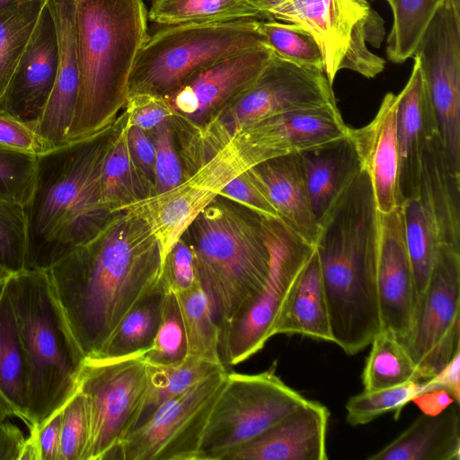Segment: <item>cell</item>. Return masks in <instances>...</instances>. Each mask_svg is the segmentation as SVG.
I'll use <instances>...</instances> for the list:
<instances>
[{
    "label": "cell",
    "mask_w": 460,
    "mask_h": 460,
    "mask_svg": "<svg viewBox=\"0 0 460 460\" xmlns=\"http://www.w3.org/2000/svg\"><path fill=\"white\" fill-rule=\"evenodd\" d=\"M223 364L187 356L180 363L155 366L147 364V389L138 423L146 419L165 401L219 371ZM137 423V424H138Z\"/></svg>",
    "instance_id": "cell-37"
},
{
    "label": "cell",
    "mask_w": 460,
    "mask_h": 460,
    "mask_svg": "<svg viewBox=\"0 0 460 460\" xmlns=\"http://www.w3.org/2000/svg\"><path fill=\"white\" fill-rule=\"evenodd\" d=\"M0 144L36 155L48 151L45 142L31 125L1 111Z\"/></svg>",
    "instance_id": "cell-50"
},
{
    "label": "cell",
    "mask_w": 460,
    "mask_h": 460,
    "mask_svg": "<svg viewBox=\"0 0 460 460\" xmlns=\"http://www.w3.org/2000/svg\"><path fill=\"white\" fill-rule=\"evenodd\" d=\"M368 460H459L458 404L437 415L422 414Z\"/></svg>",
    "instance_id": "cell-28"
},
{
    "label": "cell",
    "mask_w": 460,
    "mask_h": 460,
    "mask_svg": "<svg viewBox=\"0 0 460 460\" xmlns=\"http://www.w3.org/2000/svg\"><path fill=\"white\" fill-rule=\"evenodd\" d=\"M79 88L66 144L113 127L148 38L143 0H75Z\"/></svg>",
    "instance_id": "cell-4"
},
{
    "label": "cell",
    "mask_w": 460,
    "mask_h": 460,
    "mask_svg": "<svg viewBox=\"0 0 460 460\" xmlns=\"http://www.w3.org/2000/svg\"><path fill=\"white\" fill-rule=\"evenodd\" d=\"M118 125L119 119L101 134L37 156L34 189L24 207L25 270H49L111 216L101 202V174Z\"/></svg>",
    "instance_id": "cell-3"
},
{
    "label": "cell",
    "mask_w": 460,
    "mask_h": 460,
    "mask_svg": "<svg viewBox=\"0 0 460 460\" xmlns=\"http://www.w3.org/2000/svg\"><path fill=\"white\" fill-rule=\"evenodd\" d=\"M315 243L332 343L355 355L381 331L378 209L361 170L319 223Z\"/></svg>",
    "instance_id": "cell-2"
},
{
    "label": "cell",
    "mask_w": 460,
    "mask_h": 460,
    "mask_svg": "<svg viewBox=\"0 0 460 460\" xmlns=\"http://www.w3.org/2000/svg\"><path fill=\"white\" fill-rule=\"evenodd\" d=\"M270 250L268 279L261 290L220 328V357L225 366L245 361L273 337L284 304L314 251L279 219L263 217Z\"/></svg>",
    "instance_id": "cell-12"
},
{
    "label": "cell",
    "mask_w": 460,
    "mask_h": 460,
    "mask_svg": "<svg viewBox=\"0 0 460 460\" xmlns=\"http://www.w3.org/2000/svg\"><path fill=\"white\" fill-rule=\"evenodd\" d=\"M336 103L324 72L299 66L274 52L256 81L200 133L186 141L190 157L202 162L234 132L278 114Z\"/></svg>",
    "instance_id": "cell-9"
},
{
    "label": "cell",
    "mask_w": 460,
    "mask_h": 460,
    "mask_svg": "<svg viewBox=\"0 0 460 460\" xmlns=\"http://www.w3.org/2000/svg\"><path fill=\"white\" fill-rule=\"evenodd\" d=\"M306 401L274 367L252 375L228 371L205 428L199 460H224Z\"/></svg>",
    "instance_id": "cell-10"
},
{
    "label": "cell",
    "mask_w": 460,
    "mask_h": 460,
    "mask_svg": "<svg viewBox=\"0 0 460 460\" xmlns=\"http://www.w3.org/2000/svg\"><path fill=\"white\" fill-rule=\"evenodd\" d=\"M227 372H217L163 402L122 440L117 459L199 460L205 428Z\"/></svg>",
    "instance_id": "cell-14"
},
{
    "label": "cell",
    "mask_w": 460,
    "mask_h": 460,
    "mask_svg": "<svg viewBox=\"0 0 460 460\" xmlns=\"http://www.w3.org/2000/svg\"><path fill=\"white\" fill-rule=\"evenodd\" d=\"M157 240L126 211L48 270L67 324L84 358L96 357L123 317L158 283Z\"/></svg>",
    "instance_id": "cell-1"
},
{
    "label": "cell",
    "mask_w": 460,
    "mask_h": 460,
    "mask_svg": "<svg viewBox=\"0 0 460 460\" xmlns=\"http://www.w3.org/2000/svg\"><path fill=\"white\" fill-rule=\"evenodd\" d=\"M166 291L160 278L156 286L123 317L96 357L118 358L146 353L156 334Z\"/></svg>",
    "instance_id": "cell-32"
},
{
    "label": "cell",
    "mask_w": 460,
    "mask_h": 460,
    "mask_svg": "<svg viewBox=\"0 0 460 460\" xmlns=\"http://www.w3.org/2000/svg\"><path fill=\"white\" fill-rule=\"evenodd\" d=\"M273 20L295 24L316 42L323 72L333 84L341 70L374 78L385 60L373 52L385 39L382 16L368 0H269Z\"/></svg>",
    "instance_id": "cell-8"
},
{
    "label": "cell",
    "mask_w": 460,
    "mask_h": 460,
    "mask_svg": "<svg viewBox=\"0 0 460 460\" xmlns=\"http://www.w3.org/2000/svg\"><path fill=\"white\" fill-rule=\"evenodd\" d=\"M272 53L262 44L219 59L165 97L186 140L200 133L256 81Z\"/></svg>",
    "instance_id": "cell-17"
},
{
    "label": "cell",
    "mask_w": 460,
    "mask_h": 460,
    "mask_svg": "<svg viewBox=\"0 0 460 460\" xmlns=\"http://www.w3.org/2000/svg\"><path fill=\"white\" fill-rule=\"evenodd\" d=\"M60 445L58 460H84L90 427L85 398L76 388L61 408Z\"/></svg>",
    "instance_id": "cell-44"
},
{
    "label": "cell",
    "mask_w": 460,
    "mask_h": 460,
    "mask_svg": "<svg viewBox=\"0 0 460 460\" xmlns=\"http://www.w3.org/2000/svg\"><path fill=\"white\" fill-rule=\"evenodd\" d=\"M377 296L381 330L404 345L414 318L416 291L400 207L378 211Z\"/></svg>",
    "instance_id": "cell-18"
},
{
    "label": "cell",
    "mask_w": 460,
    "mask_h": 460,
    "mask_svg": "<svg viewBox=\"0 0 460 460\" xmlns=\"http://www.w3.org/2000/svg\"><path fill=\"white\" fill-rule=\"evenodd\" d=\"M161 280L169 291L175 294L187 291L200 283L193 252L181 237L167 254Z\"/></svg>",
    "instance_id": "cell-46"
},
{
    "label": "cell",
    "mask_w": 460,
    "mask_h": 460,
    "mask_svg": "<svg viewBox=\"0 0 460 460\" xmlns=\"http://www.w3.org/2000/svg\"><path fill=\"white\" fill-rule=\"evenodd\" d=\"M4 281H0V294H1V291H2V288H3V286H4Z\"/></svg>",
    "instance_id": "cell-57"
},
{
    "label": "cell",
    "mask_w": 460,
    "mask_h": 460,
    "mask_svg": "<svg viewBox=\"0 0 460 460\" xmlns=\"http://www.w3.org/2000/svg\"><path fill=\"white\" fill-rule=\"evenodd\" d=\"M299 155L310 204L320 223L362 170L361 162L349 136Z\"/></svg>",
    "instance_id": "cell-27"
},
{
    "label": "cell",
    "mask_w": 460,
    "mask_h": 460,
    "mask_svg": "<svg viewBox=\"0 0 460 460\" xmlns=\"http://www.w3.org/2000/svg\"><path fill=\"white\" fill-rule=\"evenodd\" d=\"M58 40L48 4L0 101V111L32 128L53 89L58 66Z\"/></svg>",
    "instance_id": "cell-20"
},
{
    "label": "cell",
    "mask_w": 460,
    "mask_h": 460,
    "mask_svg": "<svg viewBox=\"0 0 460 460\" xmlns=\"http://www.w3.org/2000/svg\"><path fill=\"white\" fill-rule=\"evenodd\" d=\"M424 392V382L414 381L376 391H363L346 403V421L352 425L367 424L386 412L400 416L403 407Z\"/></svg>",
    "instance_id": "cell-41"
},
{
    "label": "cell",
    "mask_w": 460,
    "mask_h": 460,
    "mask_svg": "<svg viewBox=\"0 0 460 460\" xmlns=\"http://www.w3.org/2000/svg\"><path fill=\"white\" fill-rule=\"evenodd\" d=\"M25 438L21 429L8 418L0 420V460H19Z\"/></svg>",
    "instance_id": "cell-53"
},
{
    "label": "cell",
    "mask_w": 460,
    "mask_h": 460,
    "mask_svg": "<svg viewBox=\"0 0 460 460\" xmlns=\"http://www.w3.org/2000/svg\"><path fill=\"white\" fill-rule=\"evenodd\" d=\"M252 169L279 219L315 246L320 226L310 204L299 154L272 158Z\"/></svg>",
    "instance_id": "cell-26"
},
{
    "label": "cell",
    "mask_w": 460,
    "mask_h": 460,
    "mask_svg": "<svg viewBox=\"0 0 460 460\" xmlns=\"http://www.w3.org/2000/svg\"><path fill=\"white\" fill-rule=\"evenodd\" d=\"M37 156L0 144V199L27 205L34 189Z\"/></svg>",
    "instance_id": "cell-43"
},
{
    "label": "cell",
    "mask_w": 460,
    "mask_h": 460,
    "mask_svg": "<svg viewBox=\"0 0 460 460\" xmlns=\"http://www.w3.org/2000/svg\"><path fill=\"white\" fill-rule=\"evenodd\" d=\"M17 0H0V9Z\"/></svg>",
    "instance_id": "cell-56"
},
{
    "label": "cell",
    "mask_w": 460,
    "mask_h": 460,
    "mask_svg": "<svg viewBox=\"0 0 460 460\" xmlns=\"http://www.w3.org/2000/svg\"><path fill=\"white\" fill-rule=\"evenodd\" d=\"M329 418L325 405L307 400L224 460H327Z\"/></svg>",
    "instance_id": "cell-21"
},
{
    "label": "cell",
    "mask_w": 460,
    "mask_h": 460,
    "mask_svg": "<svg viewBox=\"0 0 460 460\" xmlns=\"http://www.w3.org/2000/svg\"><path fill=\"white\" fill-rule=\"evenodd\" d=\"M258 30L266 44L280 58L302 67L323 71L321 51L305 30L276 20L260 21Z\"/></svg>",
    "instance_id": "cell-39"
},
{
    "label": "cell",
    "mask_w": 460,
    "mask_h": 460,
    "mask_svg": "<svg viewBox=\"0 0 460 460\" xmlns=\"http://www.w3.org/2000/svg\"><path fill=\"white\" fill-rule=\"evenodd\" d=\"M144 354L84 358L77 380L90 427L84 460L117 459L120 443L137 425L147 389Z\"/></svg>",
    "instance_id": "cell-11"
},
{
    "label": "cell",
    "mask_w": 460,
    "mask_h": 460,
    "mask_svg": "<svg viewBox=\"0 0 460 460\" xmlns=\"http://www.w3.org/2000/svg\"><path fill=\"white\" fill-rule=\"evenodd\" d=\"M277 334H300L332 342L319 258L314 251L302 270L273 328Z\"/></svg>",
    "instance_id": "cell-29"
},
{
    "label": "cell",
    "mask_w": 460,
    "mask_h": 460,
    "mask_svg": "<svg viewBox=\"0 0 460 460\" xmlns=\"http://www.w3.org/2000/svg\"><path fill=\"white\" fill-rule=\"evenodd\" d=\"M128 123L125 113L119 118L117 131L102 168L101 202L110 214L143 199L127 141Z\"/></svg>",
    "instance_id": "cell-33"
},
{
    "label": "cell",
    "mask_w": 460,
    "mask_h": 460,
    "mask_svg": "<svg viewBox=\"0 0 460 460\" xmlns=\"http://www.w3.org/2000/svg\"><path fill=\"white\" fill-rule=\"evenodd\" d=\"M393 22L386 36L385 54L389 61L402 64L411 58L415 49L436 12L445 0H386Z\"/></svg>",
    "instance_id": "cell-38"
},
{
    "label": "cell",
    "mask_w": 460,
    "mask_h": 460,
    "mask_svg": "<svg viewBox=\"0 0 460 460\" xmlns=\"http://www.w3.org/2000/svg\"><path fill=\"white\" fill-rule=\"evenodd\" d=\"M415 196L441 245L460 249V174L453 169L438 133L422 151Z\"/></svg>",
    "instance_id": "cell-24"
},
{
    "label": "cell",
    "mask_w": 460,
    "mask_h": 460,
    "mask_svg": "<svg viewBox=\"0 0 460 460\" xmlns=\"http://www.w3.org/2000/svg\"><path fill=\"white\" fill-rule=\"evenodd\" d=\"M258 164L251 148L234 133L177 186L139 199L120 211L132 214L146 224L158 242L164 266L172 246L199 214L219 197L233 179Z\"/></svg>",
    "instance_id": "cell-13"
},
{
    "label": "cell",
    "mask_w": 460,
    "mask_h": 460,
    "mask_svg": "<svg viewBox=\"0 0 460 460\" xmlns=\"http://www.w3.org/2000/svg\"><path fill=\"white\" fill-rule=\"evenodd\" d=\"M175 133L174 120L164 122L148 132L155 147V194L174 188L186 177L176 148Z\"/></svg>",
    "instance_id": "cell-45"
},
{
    "label": "cell",
    "mask_w": 460,
    "mask_h": 460,
    "mask_svg": "<svg viewBox=\"0 0 460 460\" xmlns=\"http://www.w3.org/2000/svg\"><path fill=\"white\" fill-rule=\"evenodd\" d=\"M127 141L143 199L153 196L155 194V170L152 138L148 132L128 124Z\"/></svg>",
    "instance_id": "cell-47"
},
{
    "label": "cell",
    "mask_w": 460,
    "mask_h": 460,
    "mask_svg": "<svg viewBox=\"0 0 460 460\" xmlns=\"http://www.w3.org/2000/svg\"><path fill=\"white\" fill-rule=\"evenodd\" d=\"M459 312L460 249L443 244L403 345L421 380L437 375L460 349Z\"/></svg>",
    "instance_id": "cell-15"
},
{
    "label": "cell",
    "mask_w": 460,
    "mask_h": 460,
    "mask_svg": "<svg viewBox=\"0 0 460 460\" xmlns=\"http://www.w3.org/2000/svg\"><path fill=\"white\" fill-rule=\"evenodd\" d=\"M370 345L362 374L364 391H376L421 380L412 358L392 333L381 330Z\"/></svg>",
    "instance_id": "cell-36"
},
{
    "label": "cell",
    "mask_w": 460,
    "mask_h": 460,
    "mask_svg": "<svg viewBox=\"0 0 460 460\" xmlns=\"http://www.w3.org/2000/svg\"><path fill=\"white\" fill-rule=\"evenodd\" d=\"M61 409L37 429L40 460H58L60 445ZM33 428V427H32Z\"/></svg>",
    "instance_id": "cell-52"
},
{
    "label": "cell",
    "mask_w": 460,
    "mask_h": 460,
    "mask_svg": "<svg viewBox=\"0 0 460 460\" xmlns=\"http://www.w3.org/2000/svg\"><path fill=\"white\" fill-rule=\"evenodd\" d=\"M386 1V0H385Z\"/></svg>",
    "instance_id": "cell-58"
},
{
    "label": "cell",
    "mask_w": 460,
    "mask_h": 460,
    "mask_svg": "<svg viewBox=\"0 0 460 460\" xmlns=\"http://www.w3.org/2000/svg\"><path fill=\"white\" fill-rule=\"evenodd\" d=\"M187 356V338L178 297L167 290L156 334L144 358L149 365L166 366L180 363Z\"/></svg>",
    "instance_id": "cell-40"
},
{
    "label": "cell",
    "mask_w": 460,
    "mask_h": 460,
    "mask_svg": "<svg viewBox=\"0 0 460 460\" xmlns=\"http://www.w3.org/2000/svg\"><path fill=\"white\" fill-rule=\"evenodd\" d=\"M413 56L420 60L441 143L453 169L460 174V14L443 4Z\"/></svg>",
    "instance_id": "cell-16"
},
{
    "label": "cell",
    "mask_w": 460,
    "mask_h": 460,
    "mask_svg": "<svg viewBox=\"0 0 460 460\" xmlns=\"http://www.w3.org/2000/svg\"><path fill=\"white\" fill-rule=\"evenodd\" d=\"M398 100V94L387 93L375 118L362 128H349L348 132L362 170L369 176L376 208L381 213L401 206L396 137Z\"/></svg>",
    "instance_id": "cell-23"
},
{
    "label": "cell",
    "mask_w": 460,
    "mask_h": 460,
    "mask_svg": "<svg viewBox=\"0 0 460 460\" xmlns=\"http://www.w3.org/2000/svg\"><path fill=\"white\" fill-rule=\"evenodd\" d=\"M219 198L199 214L182 237L193 252L200 284L221 328L265 284L270 250L264 216Z\"/></svg>",
    "instance_id": "cell-6"
},
{
    "label": "cell",
    "mask_w": 460,
    "mask_h": 460,
    "mask_svg": "<svg viewBox=\"0 0 460 460\" xmlns=\"http://www.w3.org/2000/svg\"><path fill=\"white\" fill-rule=\"evenodd\" d=\"M48 0H17L0 9V101Z\"/></svg>",
    "instance_id": "cell-34"
},
{
    "label": "cell",
    "mask_w": 460,
    "mask_h": 460,
    "mask_svg": "<svg viewBox=\"0 0 460 460\" xmlns=\"http://www.w3.org/2000/svg\"><path fill=\"white\" fill-rule=\"evenodd\" d=\"M423 414L437 415L453 403H456L454 398L444 390H435L420 394L412 400ZM457 404V403H456Z\"/></svg>",
    "instance_id": "cell-54"
},
{
    "label": "cell",
    "mask_w": 460,
    "mask_h": 460,
    "mask_svg": "<svg viewBox=\"0 0 460 460\" xmlns=\"http://www.w3.org/2000/svg\"><path fill=\"white\" fill-rule=\"evenodd\" d=\"M4 282L27 365L29 418L40 429L75 392L85 358L47 270H24Z\"/></svg>",
    "instance_id": "cell-5"
},
{
    "label": "cell",
    "mask_w": 460,
    "mask_h": 460,
    "mask_svg": "<svg viewBox=\"0 0 460 460\" xmlns=\"http://www.w3.org/2000/svg\"><path fill=\"white\" fill-rule=\"evenodd\" d=\"M147 15L148 20L162 26L273 20L269 0H152Z\"/></svg>",
    "instance_id": "cell-31"
},
{
    "label": "cell",
    "mask_w": 460,
    "mask_h": 460,
    "mask_svg": "<svg viewBox=\"0 0 460 460\" xmlns=\"http://www.w3.org/2000/svg\"><path fill=\"white\" fill-rule=\"evenodd\" d=\"M26 252L24 207L0 199V281L25 270Z\"/></svg>",
    "instance_id": "cell-42"
},
{
    "label": "cell",
    "mask_w": 460,
    "mask_h": 460,
    "mask_svg": "<svg viewBox=\"0 0 460 460\" xmlns=\"http://www.w3.org/2000/svg\"><path fill=\"white\" fill-rule=\"evenodd\" d=\"M58 40V66L44 111L33 128L48 151L66 144L79 88L75 0H48Z\"/></svg>",
    "instance_id": "cell-22"
},
{
    "label": "cell",
    "mask_w": 460,
    "mask_h": 460,
    "mask_svg": "<svg viewBox=\"0 0 460 460\" xmlns=\"http://www.w3.org/2000/svg\"><path fill=\"white\" fill-rule=\"evenodd\" d=\"M336 103L269 117L237 133L252 149L259 163L299 154L305 150L348 136Z\"/></svg>",
    "instance_id": "cell-19"
},
{
    "label": "cell",
    "mask_w": 460,
    "mask_h": 460,
    "mask_svg": "<svg viewBox=\"0 0 460 460\" xmlns=\"http://www.w3.org/2000/svg\"><path fill=\"white\" fill-rule=\"evenodd\" d=\"M219 197L261 216L279 219L276 209L267 198L252 167L233 179L221 190Z\"/></svg>",
    "instance_id": "cell-48"
},
{
    "label": "cell",
    "mask_w": 460,
    "mask_h": 460,
    "mask_svg": "<svg viewBox=\"0 0 460 460\" xmlns=\"http://www.w3.org/2000/svg\"><path fill=\"white\" fill-rule=\"evenodd\" d=\"M444 390L459 403L460 399V349L434 376L424 380V392Z\"/></svg>",
    "instance_id": "cell-51"
},
{
    "label": "cell",
    "mask_w": 460,
    "mask_h": 460,
    "mask_svg": "<svg viewBox=\"0 0 460 460\" xmlns=\"http://www.w3.org/2000/svg\"><path fill=\"white\" fill-rule=\"evenodd\" d=\"M411 58V72L406 84L398 93L396 113L398 187L401 204L416 192L422 151L427 141L438 133L420 60L416 56Z\"/></svg>",
    "instance_id": "cell-25"
},
{
    "label": "cell",
    "mask_w": 460,
    "mask_h": 460,
    "mask_svg": "<svg viewBox=\"0 0 460 460\" xmlns=\"http://www.w3.org/2000/svg\"><path fill=\"white\" fill-rule=\"evenodd\" d=\"M176 296L186 332L188 356L224 365L220 357V326L201 284Z\"/></svg>",
    "instance_id": "cell-35"
},
{
    "label": "cell",
    "mask_w": 460,
    "mask_h": 460,
    "mask_svg": "<svg viewBox=\"0 0 460 460\" xmlns=\"http://www.w3.org/2000/svg\"><path fill=\"white\" fill-rule=\"evenodd\" d=\"M125 115L130 126L150 132L159 125L174 120L175 113L161 96L138 93L128 98Z\"/></svg>",
    "instance_id": "cell-49"
},
{
    "label": "cell",
    "mask_w": 460,
    "mask_h": 460,
    "mask_svg": "<svg viewBox=\"0 0 460 460\" xmlns=\"http://www.w3.org/2000/svg\"><path fill=\"white\" fill-rule=\"evenodd\" d=\"M257 20L163 26L135 60L128 98L147 93L167 97L196 73L240 51L266 44Z\"/></svg>",
    "instance_id": "cell-7"
},
{
    "label": "cell",
    "mask_w": 460,
    "mask_h": 460,
    "mask_svg": "<svg viewBox=\"0 0 460 460\" xmlns=\"http://www.w3.org/2000/svg\"><path fill=\"white\" fill-rule=\"evenodd\" d=\"M28 407L27 365L4 282L0 294V420L16 417L31 429Z\"/></svg>",
    "instance_id": "cell-30"
},
{
    "label": "cell",
    "mask_w": 460,
    "mask_h": 460,
    "mask_svg": "<svg viewBox=\"0 0 460 460\" xmlns=\"http://www.w3.org/2000/svg\"><path fill=\"white\" fill-rule=\"evenodd\" d=\"M19 460H40L38 429L36 427L30 429V435L24 440Z\"/></svg>",
    "instance_id": "cell-55"
}]
</instances>
